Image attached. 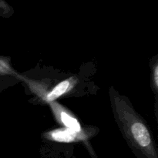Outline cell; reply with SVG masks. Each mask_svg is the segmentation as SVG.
<instances>
[{
  "mask_svg": "<svg viewBox=\"0 0 158 158\" xmlns=\"http://www.w3.org/2000/svg\"><path fill=\"white\" fill-rule=\"evenodd\" d=\"M111 108L122 135L138 158H158V150L152 131L136 111L128 97L115 88L109 89Z\"/></svg>",
  "mask_w": 158,
  "mask_h": 158,
  "instance_id": "obj_1",
  "label": "cell"
},
{
  "mask_svg": "<svg viewBox=\"0 0 158 158\" xmlns=\"http://www.w3.org/2000/svg\"><path fill=\"white\" fill-rule=\"evenodd\" d=\"M78 83V79L76 77H69L66 80L60 81V83L54 85L50 87L45 95L43 101L46 103H49L50 102L56 101L57 99L66 96L71 93L73 89L77 86Z\"/></svg>",
  "mask_w": 158,
  "mask_h": 158,
  "instance_id": "obj_4",
  "label": "cell"
},
{
  "mask_svg": "<svg viewBox=\"0 0 158 158\" xmlns=\"http://www.w3.org/2000/svg\"><path fill=\"white\" fill-rule=\"evenodd\" d=\"M83 144H84L85 148H86V149L87 150V151L89 152V155H90V157L92 158H98L97 157V154H96V152L94 151V148H93L92 145H91L90 142L89 141H85L83 142Z\"/></svg>",
  "mask_w": 158,
  "mask_h": 158,
  "instance_id": "obj_7",
  "label": "cell"
},
{
  "mask_svg": "<svg viewBox=\"0 0 158 158\" xmlns=\"http://www.w3.org/2000/svg\"><path fill=\"white\" fill-rule=\"evenodd\" d=\"M97 128L94 127H84L81 131H74L66 128H56L51 130L43 134L47 140L59 143H76V142L89 141L96 135Z\"/></svg>",
  "mask_w": 158,
  "mask_h": 158,
  "instance_id": "obj_2",
  "label": "cell"
},
{
  "mask_svg": "<svg viewBox=\"0 0 158 158\" xmlns=\"http://www.w3.org/2000/svg\"><path fill=\"white\" fill-rule=\"evenodd\" d=\"M151 86L152 91L156 96V102L157 100L158 93V60L157 56H155L151 61Z\"/></svg>",
  "mask_w": 158,
  "mask_h": 158,
  "instance_id": "obj_6",
  "label": "cell"
},
{
  "mask_svg": "<svg viewBox=\"0 0 158 158\" xmlns=\"http://www.w3.org/2000/svg\"><path fill=\"white\" fill-rule=\"evenodd\" d=\"M48 104L50 106L52 114L59 124L62 125L66 129L72 130L77 132L81 131L83 129L84 127H82L81 123L76 116L61 103L56 100L50 102Z\"/></svg>",
  "mask_w": 158,
  "mask_h": 158,
  "instance_id": "obj_3",
  "label": "cell"
},
{
  "mask_svg": "<svg viewBox=\"0 0 158 158\" xmlns=\"http://www.w3.org/2000/svg\"><path fill=\"white\" fill-rule=\"evenodd\" d=\"M0 75L12 76V77L22 78V76L19 74L11 65V59L9 56H0Z\"/></svg>",
  "mask_w": 158,
  "mask_h": 158,
  "instance_id": "obj_5",
  "label": "cell"
}]
</instances>
